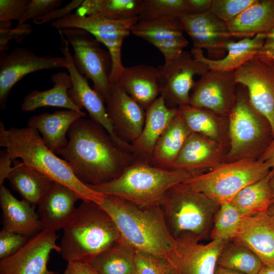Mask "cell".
Segmentation results:
<instances>
[{
  "mask_svg": "<svg viewBox=\"0 0 274 274\" xmlns=\"http://www.w3.org/2000/svg\"><path fill=\"white\" fill-rule=\"evenodd\" d=\"M161 93L166 103L178 106L189 105L194 77L202 76L209 70L203 63L194 59L191 52L184 51L172 62L158 67Z\"/></svg>",
  "mask_w": 274,
  "mask_h": 274,
  "instance_id": "cell-13",
  "label": "cell"
},
{
  "mask_svg": "<svg viewBox=\"0 0 274 274\" xmlns=\"http://www.w3.org/2000/svg\"><path fill=\"white\" fill-rule=\"evenodd\" d=\"M7 179L11 188L23 199L35 207L47 192L53 181L46 176L17 159Z\"/></svg>",
  "mask_w": 274,
  "mask_h": 274,
  "instance_id": "cell-32",
  "label": "cell"
},
{
  "mask_svg": "<svg viewBox=\"0 0 274 274\" xmlns=\"http://www.w3.org/2000/svg\"><path fill=\"white\" fill-rule=\"evenodd\" d=\"M99 204L114 221L120 239L135 252L150 254L167 262L177 242L167 228L160 205L141 207L108 195Z\"/></svg>",
  "mask_w": 274,
  "mask_h": 274,
  "instance_id": "cell-2",
  "label": "cell"
},
{
  "mask_svg": "<svg viewBox=\"0 0 274 274\" xmlns=\"http://www.w3.org/2000/svg\"><path fill=\"white\" fill-rule=\"evenodd\" d=\"M28 236L3 228L0 231V259L18 252L29 240Z\"/></svg>",
  "mask_w": 274,
  "mask_h": 274,
  "instance_id": "cell-42",
  "label": "cell"
},
{
  "mask_svg": "<svg viewBox=\"0 0 274 274\" xmlns=\"http://www.w3.org/2000/svg\"><path fill=\"white\" fill-rule=\"evenodd\" d=\"M0 205L3 228L30 238L42 230L35 207L23 199H17L4 185L0 186Z\"/></svg>",
  "mask_w": 274,
  "mask_h": 274,
  "instance_id": "cell-27",
  "label": "cell"
},
{
  "mask_svg": "<svg viewBox=\"0 0 274 274\" xmlns=\"http://www.w3.org/2000/svg\"><path fill=\"white\" fill-rule=\"evenodd\" d=\"M120 239L110 215L92 201H82L63 228L59 254L67 262L90 263Z\"/></svg>",
  "mask_w": 274,
  "mask_h": 274,
  "instance_id": "cell-4",
  "label": "cell"
},
{
  "mask_svg": "<svg viewBox=\"0 0 274 274\" xmlns=\"http://www.w3.org/2000/svg\"><path fill=\"white\" fill-rule=\"evenodd\" d=\"M63 2V0H31L17 26L26 23L28 20H34L46 15L60 7Z\"/></svg>",
  "mask_w": 274,
  "mask_h": 274,
  "instance_id": "cell-43",
  "label": "cell"
},
{
  "mask_svg": "<svg viewBox=\"0 0 274 274\" xmlns=\"http://www.w3.org/2000/svg\"><path fill=\"white\" fill-rule=\"evenodd\" d=\"M253 108L267 121L274 138V66L256 56L235 71Z\"/></svg>",
  "mask_w": 274,
  "mask_h": 274,
  "instance_id": "cell-10",
  "label": "cell"
},
{
  "mask_svg": "<svg viewBox=\"0 0 274 274\" xmlns=\"http://www.w3.org/2000/svg\"><path fill=\"white\" fill-rule=\"evenodd\" d=\"M214 274H244L242 272L217 265Z\"/></svg>",
  "mask_w": 274,
  "mask_h": 274,
  "instance_id": "cell-52",
  "label": "cell"
},
{
  "mask_svg": "<svg viewBox=\"0 0 274 274\" xmlns=\"http://www.w3.org/2000/svg\"><path fill=\"white\" fill-rule=\"evenodd\" d=\"M64 57L39 56L26 48L16 47L10 53L0 52V108L6 106L13 87L26 75L37 71L66 67Z\"/></svg>",
  "mask_w": 274,
  "mask_h": 274,
  "instance_id": "cell-11",
  "label": "cell"
},
{
  "mask_svg": "<svg viewBox=\"0 0 274 274\" xmlns=\"http://www.w3.org/2000/svg\"><path fill=\"white\" fill-rule=\"evenodd\" d=\"M13 21H0V29H12Z\"/></svg>",
  "mask_w": 274,
  "mask_h": 274,
  "instance_id": "cell-54",
  "label": "cell"
},
{
  "mask_svg": "<svg viewBox=\"0 0 274 274\" xmlns=\"http://www.w3.org/2000/svg\"><path fill=\"white\" fill-rule=\"evenodd\" d=\"M267 213H268L270 216L274 218V202L272 203L269 207L267 211Z\"/></svg>",
  "mask_w": 274,
  "mask_h": 274,
  "instance_id": "cell-55",
  "label": "cell"
},
{
  "mask_svg": "<svg viewBox=\"0 0 274 274\" xmlns=\"http://www.w3.org/2000/svg\"><path fill=\"white\" fill-rule=\"evenodd\" d=\"M202 171L164 169L139 160L119 177L89 187L105 195L120 197L141 207L160 205L166 192Z\"/></svg>",
  "mask_w": 274,
  "mask_h": 274,
  "instance_id": "cell-5",
  "label": "cell"
},
{
  "mask_svg": "<svg viewBox=\"0 0 274 274\" xmlns=\"http://www.w3.org/2000/svg\"><path fill=\"white\" fill-rule=\"evenodd\" d=\"M0 146L5 148L13 162L20 158L53 182L75 190L82 201H92L99 204L105 195L79 180L68 163L46 146L36 129L27 126L6 129L1 121Z\"/></svg>",
  "mask_w": 274,
  "mask_h": 274,
  "instance_id": "cell-3",
  "label": "cell"
},
{
  "mask_svg": "<svg viewBox=\"0 0 274 274\" xmlns=\"http://www.w3.org/2000/svg\"><path fill=\"white\" fill-rule=\"evenodd\" d=\"M66 146L58 152L77 178L97 185L119 177L128 166L141 160L117 143L100 124L80 118L70 127Z\"/></svg>",
  "mask_w": 274,
  "mask_h": 274,
  "instance_id": "cell-1",
  "label": "cell"
},
{
  "mask_svg": "<svg viewBox=\"0 0 274 274\" xmlns=\"http://www.w3.org/2000/svg\"><path fill=\"white\" fill-rule=\"evenodd\" d=\"M180 19L192 42L193 48L206 50L210 59H221L226 52L227 43L234 38L226 22L210 10L197 14H186Z\"/></svg>",
  "mask_w": 274,
  "mask_h": 274,
  "instance_id": "cell-17",
  "label": "cell"
},
{
  "mask_svg": "<svg viewBox=\"0 0 274 274\" xmlns=\"http://www.w3.org/2000/svg\"><path fill=\"white\" fill-rule=\"evenodd\" d=\"M135 251L121 239L90 264L98 274H136Z\"/></svg>",
  "mask_w": 274,
  "mask_h": 274,
  "instance_id": "cell-35",
  "label": "cell"
},
{
  "mask_svg": "<svg viewBox=\"0 0 274 274\" xmlns=\"http://www.w3.org/2000/svg\"><path fill=\"white\" fill-rule=\"evenodd\" d=\"M117 83L145 110L161 93L158 68L151 65L125 67Z\"/></svg>",
  "mask_w": 274,
  "mask_h": 274,
  "instance_id": "cell-25",
  "label": "cell"
},
{
  "mask_svg": "<svg viewBox=\"0 0 274 274\" xmlns=\"http://www.w3.org/2000/svg\"><path fill=\"white\" fill-rule=\"evenodd\" d=\"M226 23L234 38L267 33L274 28V0H256Z\"/></svg>",
  "mask_w": 274,
  "mask_h": 274,
  "instance_id": "cell-29",
  "label": "cell"
},
{
  "mask_svg": "<svg viewBox=\"0 0 274 274\" xmlns=\"http://www.w3.org/2000/svg\"><path fill=\"white\" fill-rule=\"evenodd\" d=\"M187 14H197L210 10L212 0H186Z\"/></svg>",
  "mask_w": 274,
  "mask_h": 274,
  "instance_id": "cell-49",
  "label": "cell"
},
{
  "mask_svg": "<svg viewBox=\"0 0 274 274\" xmlns=\"http://www.w3.org/2000/svg\"><path fill=\"white\" fill-rule=\"evenodd\" d=\"M256 0H212L210 11L228 22L238 16Z\"/></svg>",
  "mask_w": 274,
  "mask_h": 274,
  "instance_id": "cell-40",
  "label": "cell"
},
{
  "mask_svg": "<svg viewBox=\"0 0 274 274\" xmlns=\"http://www.w3.org/2000/svg\"><path fill=\"white\" fill-rule=\"evenodd\" d=\"M271 172L260 180L246 186L230 201L244 217L267 212L272 199Z\"/></svg>",
  "mask_w": 274,
  "mask_h": 274,
  "instance_id": "cell-34",
  "label": "cell"
},
{
  "mask_svg": "<svg viewBox=\"0 0 274 274\" xmlns=\"http://www.w3.org/2000/svg\"><path fill=\"white\" fill-rule=\"evenodd\" d=\"M105 103L115 134L121 141L132 144L142 131L146 110L117 83L112 84Z\"/></svg>",
  "mask_w": 274,
  "mask_h": 274,
  "instance_id": "cell-20",
  "label": "cell"
},
{
  "mask_svg": "<svg viewBox=\"0 0 274 274\" xmlns=\"http://www.w3.org/2000/svg\"><path fill=\"white\" fill-rule=\"evenodd\" d=\"M139 18L115 20L100 15L82 16L72 14L63 19L51 22L53 28H77L84 29L102 43L110 54L112 61L110 80L112 84L118 82L125 67L122 64L121 48L124 39L131 33L132 27Z\"/></svg>",
  "mask_w": 274,
  "mask_h": 274,
  "instance_id": "cell-9",
  "label": "cell"
},
{
  "mask_svg": "<svg viewBox=\"0 0 274 274\" xmlns=\"http://www.w3.org/2000/svg\"><path fill=\"white\" fill-rule=\"evenodd\" d=\"M57 238L56 232L42 230L18 252L1 260L0 273L56 274L57 272L48 269L47 264L52 251H60Z\"/></svg>",
  "mask_w": 274,
  "mask_h": 274,
  "instance_id": "cell-15",
  "label": "cell"
},
{
  "mask_svg": "<svg viewBox=\"0 0 274 274\" xmlns=\"http://www.w3.org/2000/svg\"><path fill=\"white\" fill-rule=\"evenodd\" d=\"M74 49L73 63L78 72L93 83V89L105 102L112 84L110 80L112 61L108 50L87 31L77 28L58 29Z\"/></svg>",
  "mask_w": 274,
  "mask_h": 274,
  "instance_id": "cell-8",
  "label": "cell"
},
{
  "mask_svg": "<svg viewBox=\"0 0 274 274\" xmlns=\"http://www.w3.org/2000/svg\"><path fill=\"white\" fill-rule=\"evenodd\" d=\"M187 14L186 0H144L139 20L178 17Z\"/></svg>",
  "mask_w": 274,
  "mask_h": 274,
  "instance_id": "cell-39",
  "label": "cell"
},
{
  "mask_svg": "<svg viewBox=\"0 0 274 274\" xmlns=\"http://www.w3.org/2000/svg\"><path fill=\"white\" fill-rule=\"evenodd\" d=\"M259 160L266 163L271 169V173L274 175V138L262 153Z\"/></svg>",
  "mask_w": 274,
  "mask_h": 274,
  "instance_id": "cell-51",
  "label": "cell"
},
{
  "mask_svg": "<svg viewBox=\"0 0 274 274\" xmlns=\"http://www.w3.org/2000/svg\"><path fill=\"white\" fill-rule=\"evenodd\" d=\"M85 116V112L72 110L44 113L30 117L27 125L40 132L46 146L54 153H57L68 144L66 134L71 125L77 119Z\"/></svg>",
  "mask_w": 274,
  "mask_h": 274,
  "instance_id": "cell-26",
  "label": "cell"
},
{
  "mask_svg": "<svg viewBox=\"0 0 274 274\" xmlns=\"http://www.w3.org/2000/svg\"><path fill=\"white\" fill-rule=\"evenodd\" d=\"M178 112V108L167 106L162 94L146 109L142 131L132 144L139 158L149 162L158 140Z\"/></svg>",
  "mask_w": 274,
  "mask_h": 274,
  "instance_id": "cell-23",
  "label": "cell"
},
{
  "mask_svg": "<svg viewBox=\"0 0 274 274\" xmlns=\"http://www.w3.org/2000/svg\"><path fill=\"white\" fill-rule=\"evenodd\" d=\"M32 32L31 25L23 23L10 29H0V52H6L9 49V43L14 40L16 43H21L23 39Z\"/></svg>",
  "mask_w": 274,
  "mask_h": 274,
  "instance_id": "cell-45",
  "label": "cell"
},
{
  "mask_svg": "<svg viewBox=\"0 0 274 274\" xmlns=\"http://www.w3.org/2000/svg\"><path fill=\"white\" fill-rule=\"evenodd\" d=\"M79 199L81 198L75 190L53 182L38 204L37 213L42 230L56 232L63 229L75 213Z\"/></svg>",
  "mask_w": 274,
  "mask_h": 274,
  "instance_id": "cell-21",
  "label": "cell"
},
{
  "mask_svg": "<svg viewBox=\"0 0 274 274\" xmlns=\"http://www.w3.org/2000/svg\"><path fill=\"white\" fill-rule=\"evenodd\" d=\"M51 80L53 87L46 90L30 92L24 97L21 110L29 112L41 107L51 106L81 111L82 108L76 105L67 94L72 86L70 74L66 72H59L52 75Z\"/></svg>",
  "mask_w": 274,
  "mask_h": 274,
  "instance_id": "cell-31",
  "label": "cell"
},
{
  "mask_svg": "<svg viewBox=\"0 0 274 274\" xmlns=\"http://www.w3.org/2000/svg\"><path fill=\"white\" fill-rule=\"evenodd\" d=\"M136 274H172L168 264L150 254L135 252Z\"/></svg>",
  "mask_w": 274,
  "mask_h": 274,
  "instance_id": "cell-41",
  "label": "cell"
},
{
  "mask_svg": "<svg viewBox=\"0 0 274 274\" xmlns=\"http://www.w3.org/2000/svg\"><path fill=\"white\" fill-rule=\"evenodd\" d=\"M167 228L179 241L210 238L220 204L204 194L178 185L169 189L160 204Z\"/></svg>",
  "mask_w": 274,
  "mask_h": 274,
  "instance_id": "cell-6",
  "label": "cell"
},
{
  "mask_svg": "<svg viewBox=\"0 0 274 274\" xmlns=\"http://www.w3.org/2000/svg\"><path fill=\"white\" fill-rule=\"evenodd\" d=\"M31 0H0V21H19Z\"/></svg>",
  "mask_w": 274,
  "mask_h": 274,
  "instance_id": "cell-44",
  "label": "cell"
},
{
  "mask_svg": "<svg viewBox=\"0 0 274 274\" xmlns=\"http://www.w3.org/2000/svg\"><path fill=\"white\" fill-rule=\"evenodd\" d=\"M192 132L179 110L158 140L149 163L157 167L172 169L173 163Z\"/></svg>",
  "mask_w": 274,
  "mask_h": 274,
  "instance_id": "cell-30",
  "label": "cell"
},
{
  "mask_svg": "<svg viewBox=\"0 0 274 274\" xmlns=\"http://www.w3.org/2000/svg\"><path fill=\"white\" fill-rule=\"evenodd\" d=\"M270 185L272 191V199H274V175L272 177L270 181Z\"/></svg>",
  "mask_w": 274,
  "mask_h": 274,
  "instance_id": "cell-56",
  "label": "cell"
},
{
  "mask_svg": "<svg viewBox=\"0 0 274 274\" xmlns=\"http://www.w3.org/2000/svg\"><path fill=\"white\" fill-rule=\"evenodd\" d=\"M63 274H98L90 263L67 262Z\"/></svg>",
  "mask_w": 274,
  "mask_h": 274,
  "instance_id": "cell-48",
  "label": "cell"
},
{
  "mask_svg": "<svg viewBox=\"0 0 274 274\" xmlns=\"http://www.w3.org/2000/svg\"><path fill=\"white\" fill-rule=\"evenodd\" d=\"M178 17H164L138 20L131 33L155 46L162 53L164 63L175 59L187 47L188 41Z\"/></svg>",
  "mask_w": 274,
  "mask_h": 274,
  "instance_id": "cell-19",
  "label": "cell"
},
{
  "mask_svg": "<svg viewBox=\"0 0 274 274\" xmlns=\"http://www.w3.org/2000/svg\"><path fill=\"white\" fill-rule=\"evenodd\" d=\"M262 118L251 105L248 95H236L229 113V159H242L261 142L264 132Z\"/></svg>",
  "mask_w": 274,
  "mask_h": 274,
  "instance_id": "cell-12",
  "label": "cell"
},
{
  "mask_svg": "<svg viewBox=\"0 0 274 274\" xmlns=\"http://www.w3.org/2000/svg\"><path fill=\"white\" fill-rule=\"evenodd\" d=\"M143 5L144 0H84L76 13L82 16L96 15L121 20L139 18Z\"/></svg>",
  "mask_w": 274,
  "mask_h": 274,
  "instance_id": "cell-33",
  "label": "cell"
},
{
  "mask_svg": "<svg viewBox=\"0 0 274 274\" xmlns=\"http://www.w3.org/2000/svg\"><path fill=\"white\" fill-rule=\"evenodd\" d=\"M232 240L251 249L263 265H274V218L267 212L244 217Z\"/></svg>",
  "mask_w": 274,
  "mask_h": 274,
  "instance_id": "cell-22",
  "label": "cell"
},
{
  "mask_svg": "<svg viewBox=\"0 0 274 274\" xmlns=\"http://www.w3.org/2000/svg\"><path fill=\"white\" fill-rule=\"evenodd\" d=\"M177 242L167 262L172 274H214L227 241L211 240L206 244L190 239Z\"/></svg>",
  "mask_w": 274,
  "mask_h": 274,
  "instance_id": "cell-18",
  "label": "cell"
},
{
  "mask_svg": "<svg viewBox=\"0 0 274 274\" xmlns=\"http://www.w3.org/2000/svg\"><path fill=\"white\" fill-rule=\"evenodd\" d=\"M217 265L244 274H258L263 264L251 249L232 239L227 241L221 250Z\"/></svg>",
  "mask_w": 274,
  "mask_h": 274,
  "instance_id": "cell-36",
  "label": "cell"
},
{
  "mask_svg": "<svg viewBox=\"0 0 274 274\" xmlns=\"http://www.w3.org/2000/svg\"><path fill=\"white\" fill-rule=\"evenodd\" d=\"M221 152L216 141L192 132L173 163L172 169L202 171L220 163Z\"/></svg>",
  "mask_w": 274,
  "mask_h": 274,
  "instance_id": "cell-28",
  "label": "cell"
},
{
  "mask_svg": "<svg viewBox=\"0 0 274 274\" xmlns=\"http://www.w3.org/2000/svg\"><path fill=\"white\" fill-rule=\"evenodd\" d=\"M13 161L9 158L5 149L1 150L0 153V186L4 185V182L12 169L11 163Z\"/></svg>",
  "mask_w": 274,
  "mask_h": 274,
  "instance_id": "cell-50",
  "label": "cell"
},
{
  "mask_svg": "<svg viewBox=\"0 0 274 274\" xmlns=\"http://www.w3.org/2000/svg\"><path fill=\"white\" fill-rule=\"evenodd\" d=\"M235 71L209 70L194 83L189 105L217 115L229 113L236 98Z\"/></svg>",
  "mask_w": 274,
  "mask_h": 274,
  "instance_id": "cell-14",
  "label": "cell"
},
{
  "mask_svg": "<svg viewBox=\"0 0 274 274\" xmlns=\"http://www.w3.org/2000/svg\"><path fill=\"white\" fill-rule=\"evenodd\" d=\"M0 274H3V273H0Z\"/></svg>",
  "mask_w": 274,
  "mask_h": 274,
  "instance_id": "cell-58",
  "label": "cell"
},
{
  "mask_svg": "<svg viewBox=\"0 0 274 274\" xmlns=\"http://www.w3.org/2000/svg\"><path fill=\"white\" fill-rule=\"evenodd\" d=\"M270 171L266 163L245 158L220 164L179 185L202 193L220 204L230 201L242 189L264 178Z\"/></svg>",
  "mask_w": 274,
  "mask_h": 274,
  "instance_id": "cell-7",
  "label": "cell"
},
{
  "mask_svg": "<svg viewBox=\"0 0 274 274\" xmlns=\"http://www.w3.org/2000/svg\"><path fill=\"white\" fill-rule=\"evenodd\" d=\"M61 39V51L67 62L66 68L71 77L72 86L67 94L72 101L88 112L91 119L101 125L115 141L124 148L133 152L131 144L119 140L115 134L109 117L104 101L93 88L90 86L87 79L77 70L69 50L68 41L60 29H58Z\"/></svg>",
  "mask_w": 274,
  "mask_h": 274,
  "instance_id": "cell-16",
  "label": "cell"
},
{
  "mask_svg": "<svg viewBox=\"0 0 274 274\" xmlns=\"http://www.w3.org/2000/svg\"><path fill=\"white\" fill-rule=\"evenodd\" d=\"M273 202H274V199H272L271 202V203H273Z\"/></svg>",
  "mask_w": 274,
  "mask_h": 274,
  "instance_id": "cell-57",
  "label": "cell"
},
{
  "mask_svg": "<svg viewBox=\"0 0 274 274\" xmlns=\"http://www.w3.org/2000/svg\"><path fill=\"white\" fill-rule=\"evenodd\" d=\"M83 1L73 0L61 8L55 9L43 17L33 20V22L36 24L42 25L65 18L72 14L71 12L74 10L77 9Z\"/></svg>",
  "mask_w": 274,
  "mask_h": 274,
  "instance_id": "cell-46",
  "label": "cell"
},
{
  "mask_svg": "<svg viewBox=\"0 0 274 274\" xmlns=\"http://www.w3.org/2000/svg\"><path fill=\"white\" fill-rule=\"evenodd\" d=\"M256 57L274 66V28L266 34L264 45Z\"/></svg>",
  "mask_w": 274,
  "mask_h": 274,
  "instance_id": "cell-47",
  "label": "cell"
},
{
  "mask_svg": "<svg viewBox=\"0 0 274 274\" xmlns=\"http://www.w3.org/2000/svg\"><path fill=\"white\" fill-rule=\"evenodd\" d=\"M258 274H274V265H263Z\"/></svg>",
  "mask_w": 274,
  "mask_h": 274,
  "instance_id": "cell-53",
  "label": "cell"
},
{
  "mask_svg": "<svg viewBox=\"0 0 274 274\" xmlns=\"http://www.w3.org/2000/svg\"><path fill=\"white\" fill-rule=\"evenodd\" d=\"M266 34L243 38L237 42L230 40L225 46L227 54L219 59H210L204 55L202 50L193 47L191 53L194 59L205 64L210 71H235L258 54L264 45Z\"/></svg>",
  "mask_w": 274,
  "mask_h": 274,
  "instance_id": "cell-24",
  "label": "cell"
},
{
  "mask_svg": "<svg viewBox=\"0 0 274 274\" xmlns=\"http://www.w3.org/2000/svg\"><path fill=\"white\" fill-rule=\"evenodd\" d=\"M244 216L231 202L220 204L211 232V240H231L236 235Z\"/></svg>",
  "mask_w": 274,
  "mask_h": 274,
  "instance_id": "cell-37",
  "label": "cell"
},
{
  "mask_svg": "<svg viewBox=\"0 0 274 274\" xmlns=\"http://www.w3.org/2000/svg\"><path fill=\"white\" fill-rule=\"evenodd\" d=\"M179 110L192 132L216 141L219 130L216 117L217 115L209 110L190 105L179 107Z\"/></svg>",
  "mask_w": 274,
  "mask_h": 274,
  "instance_id": "cell-38",
  "label": "cell"
}]
</instances>
